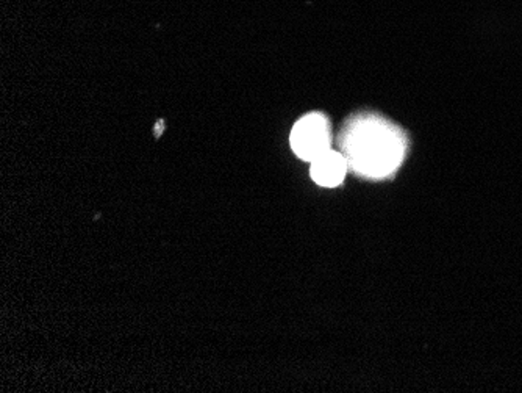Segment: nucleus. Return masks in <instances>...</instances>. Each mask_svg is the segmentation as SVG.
Wrapping results in <instances>:
<instances>
[{
    "mask_svg": "<svg viewBox=\"0 0 522 393\" xmlns=\"http://www.w3.org/2000/svg\"><path fill=\"white\" fill-rule=\"evenodd\" d=\"M344 156L349 166L368 177L391 174L401 165L405 138L396 126L379 116L358 118L343 136Z\"/></svg>",
    "mask_w": 522,
    "mask_h": 393,
    "instance_id": "f257e3e1",
    "label": "nucleus"
},
{
    "mask_svg": "<svg viewBox=\"0 0 522 393\" xmlns=\"http://www.w3.org/2000/svg\"><path fill=\"white\" fill-rule=\"evenodd\" d=\"M290 141L294 154L312 163L330 149L332 132L329 121L321 113L305 115L293 127Z\"/></svg>",
    "mask_w": 522,
    "mask_h": 393,
    "instance_id": "f03ea898",
    "label": "nucleus"
},
{
    "mask_svg": "<svg viewBox=\"0 0 522 393\" xmlns=\"http://www.w3.org/2000/svg\"><path fill=\"white\" fill-rule=\"evenodd\" d=\"M310 168L313 180L322 187H338L346 177L349 162L343 152L329 151L314 158Z\"/></svg>",
    "mask_w": 522,
    "mask_h": 393,
    "instance_id": "7ed1b4c3",
    "label": "nucleus"
},
{
    "mask_svg": "<svg viewBox=\"0 0 522 393\" xmlns=\"http://www.w3.org/2000/svg\"><path fill=\"white\" fill-rule=\"evenodd\" d=\"M161 127H163V123H161V121H160V123L157 124V135L161 134V130H163V129H161Z\"/></svg>",
    "mask_w": 522,
    "mask_h": 393,
    "instance_id": "20e7f679",
    "label": "nucleus"
}]
</instances>
